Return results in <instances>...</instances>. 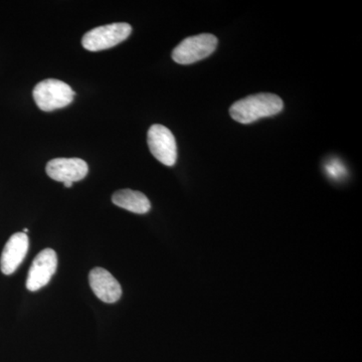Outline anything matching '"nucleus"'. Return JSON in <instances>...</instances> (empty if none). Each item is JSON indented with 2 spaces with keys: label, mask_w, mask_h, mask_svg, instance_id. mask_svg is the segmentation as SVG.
I'll return each instance as SVG.
<instances>
[{
  "label": "nucleus",
  "mask_w": 362,
  "mask_h": 362,
  "mask_svg": "<svg viewBox=\"0 0 362 362\" xmlns=\"http://www.w3.org/2000/svg\"><path fill=\"white\" fill-rule=\"evenodd\" d=\"M283 108L284 103L277 95L259 93L235 102L230 107V114L237 122L250 124L261 118L276 115Z\"/></svg>",
  "instance_id": "1"
},
{
  "label": "nucleus",
  "mask_w": 362,
  "mask_h": 362,
  "mask_svg": "<svg viewBox=\"0 0 362 362\" xmlns=\"http://www.w3.org/2000/svg\"><path fill=\"white\" fill-rule=\"evenodd\" d=\"M33 96L40 110L51 112L70 105L75 97V92L62 81L47 78L35 86Z\"/></svg>",
  "instance_id": "2"
},
{
  "label": "nucleus",
  "mask_w": 362,
  "mask_h": 362,
  "mask_svg": "<svg viewBox=\"0 0 362 362\" xmlns=\"http://www.w3.org/2000/svg\"><path fill=\"white\" fill-rule=\"evenodd\" d=\"M218 47V39L211 33L194 35L183 40L173 49V59L180 65H190L211 56Z\"/></svg>",
  "instance_id": "3"
},
{
  "label": "nucleus",
  "mask_w": 362,
  "mask_h": 362,
  "mask_svg": "<svg viewBox=\"0 0 362 362\" xmlns=\"http://www.w3.org/2000/svg\"><path fill=\"white\" fill-rule=\"evenodd\" d=\"M132 33L129 23H111L93 28L83 37L82 45L90 52L104 51L124 42Z\"/></svg>",
  "instance_id": "4"
},
{
  "label": "nucleus",
  "mask_w": 362,
  "mask_h": 362,
  "mask_svg": "<svg viewBox=\"0 0 362 362\" xmlns=\"http://www.w3.org/2000/svg\"><path fill=\"white\" fill-rule=\"evenodd\" d=\"M147 142L152 156L166 166H173L177 159V146L173 132L160 124L149 128Z\"/></svg>",
  "instance_id": "5"
},
{
  "label": "nucleus",
  "mask_w": 362,
  "mask_h": 362,
  "mask_svg": "<svg viewBox=\"0 0 362 362\" xmlns=\"http://www.w3.org/2000/svg\"><path fill=\"white\" fill-rule=\"evenodd\" d=\"M58 268V257L52 249H45L33 259L26 279V288L35 292L42 289L49 281Z\"/></svg>",
  "instance_id": "6"
},
{
  "label": "nucleus",
  "mask_w": 362,
  "mask_h": 362,
  "mask_svg": "<svg viewBox=\"0 0 362 362\" xmlns=\"http://www.w3.org/2000/svg\"><path fill=\"white\" fill-rule=\"evenodd\" d=\"M47 175L59 182H76L84 180L89 168L81 158H56L47 162Z\"/></svg>",
  "instance_id": "7"
},
{
  "label": "nucleus",
  "mask_w": 362,
  "mask_h": 362,
  "mask_svg": "<svg viewBox=\"0 0 362 362\" xmlns=\"http://www.w3.org/2000/svg\"><path fill=\"white\" fill-rule=\"evenodd\" d=\"M89 283L97 298L104 303H116L122 296V288L110 272L95 268L90 272Z\"/></svg>",
  "instance_id": "8"
},
{
  "label": "nucleus",
  "mask_w": 362,
  "mask_h": 362,
  "mask_svg": "<svg viewBox=\"0 0 362 362\" xmlns=\"http://www.w3.org/2000/svg\"><path fill=\"white\" fill-rule=\"evenodd\" d=\"M28 237L25 233H16L7 240L0 259V269L4 275L18 270L28 252Z\"/></svg>",
  "instance_id": "9"
},
{
  "label": "nucleus",
  "mask_w": 362,
  "mask_h": 362,
  "mask_svg": "<svg viewBox=\"0 0 362 362\" xmlns=\"http://www.w3.org/2000/svg\"><path fill=\"white\" fill-rule=\"evenodd\" d=\"M112 202L131 213L144 214L151 209V204L146 195L132 189H121L112 197Z\"/></svg>",
  "instance_id": "10"
},
{
  "label": "nucleus",
  "mask_w": 362,
  "mask_h": 362,
  "mask_svg": "<svg viewBox=\"0 0 362 362\" xmlns=\"http://www.w3.org/2000/svg\"><path fill=\"white\" fill-rule=\"evenodd\" d=\"M328 173H329V175L334 176V177L341 175L343 173L341 164L334 161L331 164H328Z\"/></svg>",
  "instance_id": "11"
},
{
  "label": "nucleus",
  "mask_w": 362,
  "mask_h": 362,
  "mask_svg": "<svg viewBox=\"0 0 362 362\" xmlns=\"http://www.w3.org/2000/svg\"><path fill=\"white\" fill-rule=\"evenodd\" d=\"M74 183L73 182H65L64 183V185H65L66 187H73Z\"/></svg>",
  "instance_id": "12"
},
{
  "label": "nucleus",
  "mask_w": 362,
  "mask_h": 362,
  "mask_svg": "<svg viewBox=\"0 0 362 362\" xmlns=\"http://www.w3.org/2000/svg\"><path fill=\"white\" fill-rule=\"evenodd\" d=\"M28 228H25V230H23V233H28Z\"/></svg>",
  "instance_id": "13"
}]
</instances>
